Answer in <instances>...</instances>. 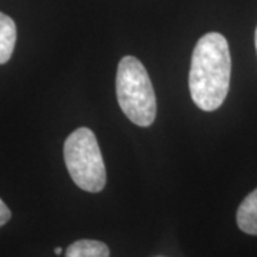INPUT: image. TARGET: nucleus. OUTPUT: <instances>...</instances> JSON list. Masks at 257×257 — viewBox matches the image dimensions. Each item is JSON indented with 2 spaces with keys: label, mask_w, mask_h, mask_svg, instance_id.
<instances>
[{
  "label": "nucleus",
  "mask_w": 257,
  "mask_h": 257,
  "mask_svg": "<svg viewBox=\"0 0 257 257\" xmlns=\"http://www.w3.org/2000/svg\"><path fill=\"white\" fill-rule=\"evenodd\" d=\"M116 94L120 109L140 127H149L156 119V94L142 62L126 56L120 60L116 76Z\"/></svg>",
  "instance_id": "nucleus-2"
},
{
  "label": "nucleus",
  "mask_w": 257,
  "mask_h": 257,
  "mask_svg": "<svg viewBox=\"0 0 257 257\" xmlns=\"http://www.w3.org/2000/svg\"><path fill=\"white\" fill-rule=\"evenodd\" d=\"M62 251H63V248H62V247L55 248V253H56V254H62Z\"/></svg>",
  "instance_id": "nucleus-8"
},
{
  "label": "nucleus",
  "mask_w": 257,
  "mask_h": 257,
  "mask_svg": "<svg viewBox=\"0 0 257 257\" xmlns=\"http://www.w3.org/2000/svg\"><path fill=\"white\" fill-rule=\"evenodd\" d=\"M63 155L66 167L76 186L90 193L103 190L106 167L97 139L90 128H76L64 142Z\"/></svg>",
  "instance_id": "nucleus-3"
},
{
  "label": "nucleus",
  "mask_w": 257,
  "mask_h": 257,
  "mask_svg": "<svg viewBox=\"0 0 257 257\" xmlns=\"http://www.w3.org/2000/svg\"><path fill=\"white\" fill-rule=\"evenodd\" d=\"M236 220L241 231L257 236V189L241 202L237 209Z\"/></svg>",
  "instance_id": "nucleus-4"
},
{
  "label": "nucleus",
  "mask_w": 257,
  "mask_h": 257,
  "mask_svg": "<svg viewBox=\"0 0 257 257\" xmlns=\"http://www.w3.org/2000/svg\"><path fill=\"white\" fill-rule=\"evenodd\" d=\"M10 217H12V211H10L9 207L6 206V203L0 199V227L5 226V224L10 220Z\"/></svg>",
  "instance_id": "nucleus-7"
},
{
  "label": "nucleus",
  "mask_w": 257,
  "mask_h": 257,
  "mask_svg": "<svg viewBox=\"0 0 257 257\" xmlns=\"http://www.w3.org/2000/svg\"><path fill=\"white\" fill-rule=\"evenodd\" d=\"M231 59L226 37L207 33L199 39L192 55L189 89L193 101L204 111L219 109L229 93Z\"/></svg>",
  "instance_id": "nucleus-1"
},
{
  "label": "nucleus",
  "mask_w": 257,
  "mask_h": 257,
  "mask_svg": "<svg viewBox=\"0 0 257 257\" xmlns=\"http://www.w3.org/2000/svg\"><path fill=\"white\" fill-rule=\"evenodd\" d=\"M254 45H256V52H257V29H256V35H254Z\"/></svg>",
  "instance_id": "nucleus-9"
},
{
  "label": "nucleus",
  "mask_w": 257,
  "mask_h": 257,
  "mask_svg": "<svg viewBox=\"0 0 257 257\" xmlns=\"http://www.w3.org/2000/svg\"><path fill=\"white\" fill-rule=\"evenodd\" d=\"M64 257H110V250L97 240H77L72 243Z\"/></svg>",
  "instance_id": "nucleus-6"
},
{
  "label": "nucleus",
  "mask_w": 257,
  "mask_h": 257,
  "mask_svg": "<svg viewBox=\"0 0 257 257\" xmlns=\"http://www.w3.org/2000/svg\"><path fill=\"white\" fill-rule=\"evenodd\" d=\"M18 30L13 19L0 12V64L8 63L13 55Z\"/></svg>",
  "instance_id": "nucleus-5"
}]
</instances>
